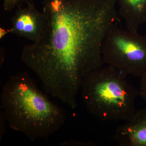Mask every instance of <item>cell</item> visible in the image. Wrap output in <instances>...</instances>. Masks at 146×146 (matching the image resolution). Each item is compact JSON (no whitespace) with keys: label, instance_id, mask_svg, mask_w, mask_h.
Returning <instances> with one entry per match:
<instances>
[{"label":"cell","instance_id":"1","mask_svg":"<svg viewBox=\"0 0 146 146\" xmlns=\"http://www.w3.org/2000/svg\"><path fill=\"white\" fill-rule=\"evenodd\" d=\"M116 0H43L46 30L24 46L21 59L46 94L72 109L84 77L101 68L102 46L119 18Z\"/></svg>","mask_w":146,"mask_h":146},{"label":"cell","instance_id":"2","mask_svg":"<svg viewBox=\"0 0 146 146\" xmlns=\"http://www.w3.org/2000/svg\"><path fill=\"white\" fill-rule=\"evenodd\" d=\"M1 104L11 128L31 141L46 140L65 123L63 110L37 88L27 72L9 78L3 88Z\"/></svg>","mask_w":146,"mask_h":146},{"label":"cell","instance_id":"3","mask_svg":"<svg viewBox=\"0 0 146 146\" xmlns=\"http://www.w3.org/2000/svg\"><path fill=\"white\" fill-rule=\"evenodd\" d=\"M126 76L107 66L87 74L80 89L84 104L90 114L103 121H127L136 114L138 90Z\"/></svg>","mask_w":146,"mask_h":146},{"label":"cell","instance_id":"4","mask_svg":"<svg viewBox=\"0 0 146 146\" xmlns=\"http://www.w3.org/2000/svg\"><path fill=\"white\" fill-rule=\"evenodd\" d=\"M101 52L107 66L126 76L141 78L146 75V35L117 25L105 37Z\"/></svg>","mask_w":146,"mask_h":146},{"label":"cell","instance_id":"5","mask_svg":"<svg viewBox=\"0 0 146 146\" xmlns=\"http://www.w3.org/2000/svg\"><path fill=\"white\" fill-rule=\"evenodd\" d=\"M16 7L11 18L12 27L9 31L17 36L26 38L35 43L42 38L46 30L47 18L44 12L37 10L33 2L26 3Z\"/></svg>","mask_w":146,"mask_h":146},{"label":"cell","instance_id":"6","mask_svg":"<svg viewBox=\"0 0 146 146\" xmlns=\"http://www.w3.org/2000/svg\"><path fill=\"white\" fill-rule=\"evenodd\" d=\"M113 139L121 146H146V108L118 127Z\"/></svg>","mask_w":146,"mask_h":146},{"label":"cell","instance_id":"7","mask_svg":"<svg viewBox=\"0 0 146 146\" xmlns=\"http://www.w3.org/2000/svg\"><path fill=\"white\" fill-rule=\"evenodd\" d=\"M119 13L126 29L138 31L146 23V0H118Z\"/></svg>","mask_w":146,"mask_h":146},{"label":"cell","instance_id":"8","mask_svg":"<svg viewBox=\"0 0 146 146\" xmlns=\"http://www.w3.org/2000/svg\"><path fill=\"white\" fill-rule=\"evenodd\" d=\"M35 0H3V7L6 11H11L19 5L28 2H34Z\"/></svg>","mask_w":146,"mask_h":146},{"label":"cell","instance_id":"9","mask_svg":"<svg viewBox=\"0 0 146 146\" xmlns=\"http://www.w3.org/2000/svg\"><path fill=\"white\" fill-rule=\"evenodd\" d=\"M138 92L139 96L144 100L146 103V75L141 78Z\"/></svg>","mask_w":146,"mask_h":146},{"label":"cell","instance_id":"10","mask_svg":"<svg viewBox=\"0 0 146 146\" xmlns=\"http://www.w3.org/2000/svg\"><path fill=\"white\" fill-rule=\"evenodd\" d=\"M7 122L5 116L3 111L0 112V141L2 140L6 131L5 122Z\"/></svg>","mask_w":146,"mask_h":146}]
</instances>
